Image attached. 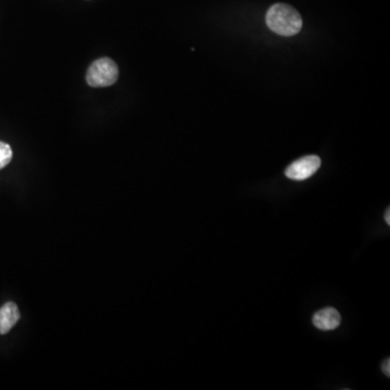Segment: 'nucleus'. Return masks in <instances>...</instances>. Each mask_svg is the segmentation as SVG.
<instances>
[{
	"mask_svg": "<svg viewBox=\"0 0 390 390\" xmlns=\"http://www.w3.org/2000/svg\"><path fill=\"white\" fill-rule=\"evenodd\" d=\"M12 150L9 144L0 142V169L7 166L12 159Z\"/></svg>",
	"mask_w": 390,
	"mask_h": 390,
	"instance_id": "obj_6",
	"label": "nucleus"
},
{
	"mask_svg": "<svg viewBox=\"0 0 390 390\" xmlns=\"http://www.w3.org/2000/svg\"><path fill=\"white\" fill-rule=\"evenodd\" d=\"M20 320V311L14 302H7L0 308V334H7Z\"/></svg>",
	"mask_w": 390,
	"mask_h": 390,
	"instance_id": "obj_5",
	"label": "nucleus"
},
{
	"mask_svg": "<svg viewBox=\"0 0 390 390\" xmlns=\"http://www.w3.org/2000/svg\"><path fill=\"white\" fill-rule=\"evenodd\" d=\"M268 28L277 35H296L302 30V20L295 8L285 3H275L268 10L266 15Z\"/></svg>",
	"mask_w": 390,
	"mask_h": 390,
	"instance_id": "obj_1",
	"label": "nucleus"
},
{
	"mask_svg": "<svg viewBox=\"0 0 390 390\" xmlns=\"http://www.w3.org/2000/svg\"><path fill=\"white\" fill-rule=\"evenodd\" d=\"M385 222L386 224H388V226H390V209L388 208L387 211H386L385 213Z\"/></svg>",
	"mask_w": 390,
	"mask_h": 390,
	"instance_id": "obj_8",
	"label": "nucleus"
},
{
	"mask_svg": "<svg viewBox=\"0 0 390 390\" xmlns=\"http://www.w3.org/2000/svg\"><path fill=\"white\" fill-rule=\"evenodd\" d=\"M312 322L317 329L321 331H333L338 329L342 322L340 312L335 308H323L320 311L315 312L312 318Z\"/></svg>",
	"mask_w": 390,
	"mask_h": 390,
	"instance_id": "obj_4",
	"label": "nucleus"
},
{
	"mask_svg": "<svg viewBox=\"0 0 390 390\" xmlns=\"http://www.w3.org/2000/svg\"><path fill=\"white\" fill-rule=\"evenodd\" d=\"M119 68L112 59L101 58L89 66L86 81L93 88L110 87L117 81Z\"/></svg>",
	"mask_w": 390,
	"mask_h": 390,
	"instance_id": "obj_2",
	"label": "nucleus"
},
{
	"mask_svg": "<svg viewBox=\"0 0 390 390\" xmlns=\"http://www.w3.org/2000/svg\"><path fill=\"white\" fill-rule=\"evenodd\" d=\"M382 370H383L384 374H385L387 378L390 376V361L389 359H386L384 361L383 364H382Z\"/></svg>",
	"mask_w": 390,
	"mask_h": 390,
	"instance_id": "obj_7",
	"label": "nucleus"
},
{
	"mask_svg": "<svg viewBox=\"0 0 390 390\" xmlns=\"http://www.w3.org/2000/svg\"><path fill=\"white\" fill-rule=\"evenodd\" d=\"M320 166H321V159L319 156H305L291 164L285 170V176L293 180H306L313 176Z\"/></svg>",
	"mask_w": 390,
	"mask_h": 390,
	"instance_id": "obj_3",
	"label": "nucleus"
}]
</instances>
